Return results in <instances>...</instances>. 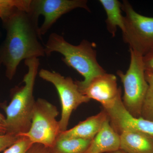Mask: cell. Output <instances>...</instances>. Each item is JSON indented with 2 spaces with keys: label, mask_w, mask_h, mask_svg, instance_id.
<instances>
[{
  "label": "cell",
  "mask_w": 153,
  "mask_h": 153,
  "mask_svg": "<svg viewBox=\"0 0 153 153\" xmlns=\"http://www.w3.org/2000/svg\"><path fill=\"white\" fill-rule=\"evenodd\" d=\"M77 8L90 11L86 0H31L28 12L38 19L40 16H44V22L39 28L42 36L63 15Z\"/></svg>",
  "instance_id": "ba28073f"
},
{
  "label": "cell",
  "mask_w": 153,
  "mask_h": 153,
  "mask_svg": "<svg viewBox=\"0 0 153 153\" xmlns=\"http://www.w3.org/2000/svg\"><path fill=\"white\" fill-rule=\"evenodd\" d=\"M59 114L55 105L38 98L35 102L30 130L21 136L27 137L33 144L51 147L61 132L59 121L56 120Z\"/></svg>",
  "instance_id": "8992f818"
},
{
  "label": "cell",
  "mask_w": 153,
  "mask_h": 153,
  "mask_svg": "<svg viewBox=\"0 0 153 153\" xmlns=\"http://www.w3.org/2000/svg\"><path fill=\"white\" fill-rule=\"evenodd\" d=\"M4 40L0 46V58L11 80L22 60L45 57L38 19L27 11L18 10L4 23Z\"/></svg>",
  "instance_id": "6da1fadb"
},
{
  "label": "cell",
  "mask_w": 153,
  "mask_h": 153,
  "mask_svg": "<svg viewBox=\"0 0 153 153\" xmlns=\"http://www.w3.org/2000/svg\"><path fill=\"white\" fill-rule=\"evenodd\" d=\"M145 75L149 88L143 103L141 117L153 122V74L146 71Z\"/></svg>",
  "instance_id": "e0dca14e"
},
{
  "label": "cell",
  "mask_w": 153,
  "mask_h": 153,
  "mask_svg": "<svg viewBox=\"0 0 153 153\" xmlns=\"http://www.w3.org/2000/svg\"><path fill=\"white\" fill-rule=\"evenodd\" d=\"M107 15L106 24L109 33L114 36L117 28L124 30V17L121 13L122 4L117 0H100Z\"/></svg>",
  "instance_id": "5bb4252c"
},
{
  "label": "cell",
  "mask_w": 153,
  "mask_h": 153,
  "mask_svg": "<svg viewBox=\"0 0 153 153\" xmlns=\"http://www.w3.org/2000/svg\"><path fill=\"white\" fill-rule=\"evenodd\" d=\"M20 137L7 134L0 135V152L5 150L14 144Z\"/></svg>",
  "instance_id": "d6986e66"
},
{
  "label": "cell",
  "mask_w": 153,
  "mask_h": 153,
  "mask_svg": "<svg viewBox=\"0 0 153 153\" xmlns=\"http://www.w3.org/2000/svg\"><path fill=\"white\" fill-rule=\"evenodd\" d=\"M120 149V137L112 128L109 118L91 140L85 153H107Z\"/></svg>",
  "instance_id": "8fae6325"
},
{
  "label": "cell",
  "mask_w": 153,
  "mask_h": 153,
  "mask_svg": "<svg viewBox=\"0 0 153 153\" xmlns=\"http://www.w3.org/2000/svg\"><path fill=\"white\" fill-rule=\"evenodd\" d=\"M0 37H1V35H0ZM2 64V63L1 60V58H0V67H1Z\"/></svg>",
  "instance_id": "603a6c76"
},
{
  "label": "cell",
  "mask_w": 153,
  "mask_h": 153,
  "mask_svg": "<svg viewBox=\"0 0 153 153\" xmlns=\"http://www.w3.org/2000/svg\"><path fill=\"white\" fill-rule=\"evenodd\" d=\"M131 60L127 71L124 73L117 71L124 87V94L122 97L126 109L136 117H141L143 103L149 84L145 75L143 56L130 49Z\"/></svg>",
  "instance_id": "277c9868"
},
{
  "label": "cell",
  "mask_w": 153,
  "mask_h": 153,
  "mask_svg": "<svg viewBox=\"0 0 153 153\" xmlns=\"http://www.w3.org/2000/svg\"><path fill=\"white\" fill-rule=\"evenodd\" d=\"M26 153H49L48 148L40 144H33Z\"/></svg>",
  "instance_id": "44dd1931"
},
{
  "label": "cell",
  "mask_w": 153,
  "mask_h": 153,
  "mask_svg": "<svg viewBox=\"0 0 153 153\" xmlns=\"http://www.w3.org/2000/svg\"><path fill=\"white\" fill-rule=\"evenodd\" d=\"M6 134V117L0 113V135Z\"/></svg>",
  "instance_id": "7402d4cb"
},
{
  "label": "cell",
  "mask_w": 153,
  "mask_h": 153,
  "mask_svg": "<svg viewBox=\"0 0 153 153\" xmlns=\"http://www.w3.org/2000/svg\"><path fill=\"white\" fill-rule=\"evenodd\" d=\"M122 10L125 14L123 41L130 49L143 56L153 48V17L138 13L127 1H123Z\"/></svg>",
  "instance_id": "5b68a950"
},
{
  "label": "cell",
  "mask_w": 153,
  "mask_h": 153,
  "mask_svg": "<svg viewBox=\"0 0 153 153\" xmlns=\"http://www.w3.org/2000/svg\"><path fill=\"white\" fill-rule=\"evenodd\" d=\"M120 96L114 103L106 108L110 123L119 135L127 130L140 132L153 137V122L142 117H136L126 109Z\"/></svg>",
  "instance_id": "9c48e42d"
},
{
  "label": "cell",
  "mask_w": 153,
  "mask_h": 153,
  "mask_svg": "<svg viewBox=\"0 0 153 153\" xmlns=\"http://www.w3.org/2000/svg\"><path fill=\"white\" fill-rule=\"evenodd\" d=\"M44 46L46 56L54 52L60 53L63 62L84 77L82 81H75L80 91L96 76L106 73L97 62L94 43L83 40L79 45H72L54 33L50 34Z\"/></svg>",
  "instance_id": "3957f363"
},
{
  "label": "cell",
  "mask_w": 153,
  "mask_h": 153,
  "mask_svg": "<svg viewBox=\"0 0 153 153\" xmlns=\"http://www.w3.org/2000/svg\"><path fill=\"white\" fill-rule=\"evenodd\" d=\"M31 0H0V19L4 23L18 10L28 12Z\"/></svg>",
  "instance_id": "2e32d148"
},
{
  "label": "cell",
  "mask_w": 153,
  "mask_h": 153,
  "mask_svg": "<svg viewBox=\"0 0 153 153\" xmlns=\"http://www.w3.org/2000/svg\"><path fill=\"white\" fill-rule=\"evenodd\" d=\"M38 74L42 79L53 84L57 91L61 104V117L59 121L60 131H65L73 111L91 100L80 92L71 77H65L58 72L45 69H41Z\"/></svg>",
  "instance_id": "52a82bcc"
},
{
  "label": "cell",
  "mask_w": 153,
  "mask_h": 153,
  "mask_svg": "<svg viewBox=\"0 0 153 153\" xmlns=\"http://www.w3.org/2000/svg\"><path fill=\"white\" fill-rule=\"evenodd\" d=\"M80 91L90 100L100 102L103 108L111 105L122 95L121 88L117 86L116 76L106 72L96 76Z\"/></svg>",
  "instance_id": "30bf717a"
},
{
  "label": "cell",
  "mask_w": 153,
  "mask_h": 153,
  "mask_svg": "<svg viewBox=\"0 0 153 153\" xmlns=\"http://www.w3.org/2000/svg\"><path fill=\"white\" fill-rule=\"evenodd\" d=\"M108 118L107 114L102 109L98 114L87 118L70 129L61 132L59 137L66 138L92 140Z\"/></svg>",
  "instance_id": "7c38bea8"
},
{
  "label": "cell",
  "mask_w": 153,
  "mask_h": 153,
  "mask_svg": "<svg viewBox=\"0 0 153 153\" xmlns=\"http://www.w3.org/2000/svg\"><path fill=\"white\" fill-rule=\"evenodd\" d=\"M143 59L145 71L153 74V48L143 56Z\"/></svg>",
  "instance_id": "ffe728a7"
},
{
  "label": "cell",
  "mask_w": 153,
  "mask_h": 153,
  "mask_svg": "<svg viewBox=\"0 0 153 153\" xmlns=\"http://www.w3.org/2000/svg\"><path fill=\"white\" fill-rule=\"evenodd\" d=\"M120 137V149L126 153H153V137L135 131L122 132Z\"/></svg>",
  "instance_id": "4fadbf2b"
},
{
  "label": "cell",
  "mask_w": 153,
  "mask_h": 153,
  "mask_svg": "<svg viewBox=\"0 0 153 153\" xmlns=\"http://www.w3.org/2000/svg\"><path fill=\"white\" fill-rule=\"evenodd\" d=\"M91 141L58 136L48 150L49 153H85Z\"/></svg>",
  "instance_id": "9a60e30c"
},
{
  "label": "cell",
  "mask_w": 153,
  "mask_h": 153,
  "mask_svg": "<svg viewBox=\"0 0 153 153\" xmlns=\"http://www.w3.org/2000/svg\"><path fill=\"white\" fill-rule=\"evenodd\" d=\"M32 144V143L27 137L20 136L18 140L3 153H26Z\"/></svg>",
  "instance_id": "ac0fdd59"
},
{
  "label": "cell",
  "mask_w": 153,
  "mask_h": 153,
  "mask_svg": "<svg viewBox=\"0 0 153 153\" xmlns=\"http://www.w3.org/2000/svg\"><path fill=\"white\" fill-rule=\"evenodd\" d=\"M28 71L23 78L25 85L11 90V100L8 105L1 104L6 114V134L20 136L29 131L36 100L33 91L40 66L39 59L25 60Z\"/></svg>",
  "instance_id": "7a4b0ae2"
}]
</instances>
